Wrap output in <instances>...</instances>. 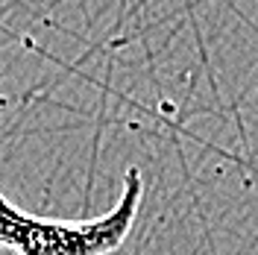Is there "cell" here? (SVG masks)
<instances>
[{"label":"cell","instance_id":"1","mask_svg":"<svg viewBox=\"0 0 258 255\" xmlns=\"http://www.w3.org/2000/svg\"><path fill=\"white\" fill-rule=\"evenodd\" d=\"M144 200V179L138 167H129L123 179V194L103 217L97 220H53L35 217L21 232L15 255H109L123 246L138 220Z\"/></svg>","mask_w":258,"mask_h":255},{"label":"cell","instance_id":"2","mask_svg":"<svg viewBox=\"0 0 258 255\" xmlns=\"http://www.w3.org/2000/svg\"><path fill=\"white\" fill-rule=\"evenodd\" d=\"M27 220H30V211L18 208L15 203H9V200L0 194V246H6V249L15 252Z\"/></svg>","mask_w":258,"mask_h":255}]
</instances>
